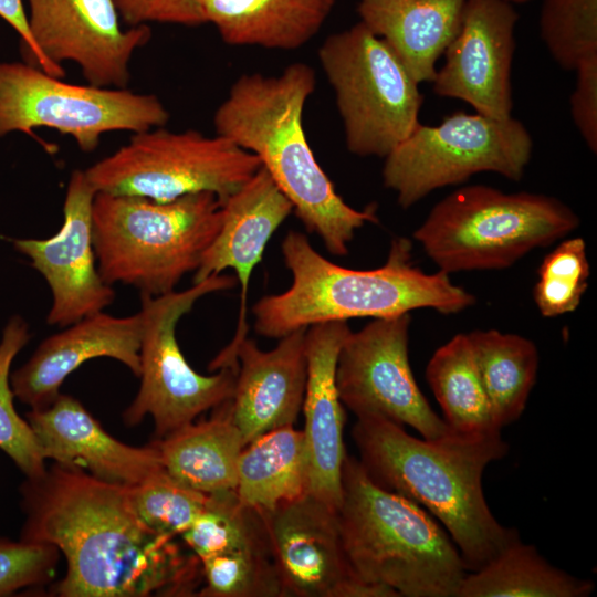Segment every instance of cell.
Masks as SVG:
<instances>
[{
	"label": "cell",
	"instance_id": "cell-1",
	"mask_svg": "<svg viewBox=\"0 0 597 597\" xmlns=\"http://www.w3.org/2000/svg\"><path fill=\"white\" fill-rule=\"evenodd\" d=\"M21 541L55 546L66 561L63 597L191 596L201 562L176 536L148 527L128 486L55 462L22 485Z\"/></svg>",
	"mask_w": 597,
	"mask_h": 597
},
{
	"label": "cell",
	"instance_id": "cell-2",
	"mask_svg": "<svg viewBox=\"0 0 597 597\" xmlns=\"http://www.w3.org/2000/svg\"><path fill=\"white\" fill-rule=\"evenodd\" d=\"M352 437L371 481L425 507L443 524L468 572L483 567L519 537L495 519L482 488L485 468L509 452L501 431L451 430L438 439H419L394 421L363 416Z\"/></svg>",
	"mask_w": 597,
	"mask_h": 597
},
{
	"label": "cell",
	"instance_id": "cell-3",
	"mask_svg": "<svg viewBox=\"0 0 597 597\" xmlns=\"http://www.w3.org/2000/svg\"><path fill=\"white\" fill-rule=\"evenodd\" d=\"M313 69L302 62L277 75L243 74L213 116L216 134L255 155L308 232L343 256L355 232L377 223L376 206L350 207L337 193L307 142L303 112L315 90Z\"/></svg>",
	"mask_w": 597,
	"mask_h": 597
},
{
	"label": "cell",
	"instance_id": "cell-4",
	"mask_svg": "<svg viewBox=\"0 0 597 597\" xmlns=\"http://www.w3.org/2000/svg\"><path fill=\"white\" fill-rule=\"evenodd\" d=\"M291 286L261 297L252 308L254 329L281 338L314 324L357 317L384 318L432 308L459 313L475 296L451 282L448 273H426L412 262L410 239H392L384 265L373 270L339 266L314 250L306 235L290 231L282 241Z\"/></svg>",
	"mask_w": 597,
	"mask_h": 597
},
{
	"label": "cell",
	"instance_id": "cell-5",
	"mask_svg": "<svg viewBox=\"0 0 597 597\" xmlns=\"http://www.w3.org/2000/svg\"><path fill=\"white\" fill-rule=\"evenodd\" d=\"M336 512L358 578L405 597H457L468 569L448 533L423 507L373 482L349 454Z\"/></svg>",
	"mask_w": 597,
	"mask_h": 597
},
{
	"label": "cell",
	"instance_id": "cell-6",
	"mask_svg": "<svg viewBox=\"0 0 597 597\" xmlns=\"http://www.w3.org/2000/svg\"><path fill=\"white\" fill-rule=\"evenodd\" d=\"M222 217V202L212 192L167 202L96 192L92 233L98 271L109 285H132L140 295L172 292L198 269Z\"/></svg>",
	"mask_w": 597,
	"mask_h": 597
},
{
	"label": "cell",
	"instance_id": "cell-7",
	"mask_svg": "<svg viewBox=\"0 0 597 597\" xmlns=\"http://www.w3.org/2000/svg\"><path fill=\"white\" fill-rule=\"evenodd\" d=\"M578 226L575 211L555 197L473 185L436 203L413 238L450 274L505 269Z\"/></svg>",
	"mask_w": 597,
	"mask_h": 597
},
{
	"label": "cell",
	"instance_id": "cell-8",
	"mask_svg": "<svg viewBox=\"0 0 597 597\" xmlns=\"http://www.w3.org/2000/svg\"><path fill=\"white\" fill-rule=\"evenodd\" d=\"M318 60L334 91L352 154L385 158L420 124L419 83L360 21L328 35Z\"/></svg>",
	"mask_w": 597,
	"mask_h": 597
},
{
	"label": "cell",
	"instance_id": "cell-9",
	"mask_svg": "<svg viewBox=\"0 0 597 597\" xmlns=\"http://www.w3.org/2000/svg\"><path fill=\"white\" fill-rule=\"evenodd\" d=\"M260 167L255 155L221 135L170 132L161 126L134 134L84 171L96 192L158 202L212 192L223 203Z\"/></svg>",
	"mask_w": 597,
	"mask_h": 597
},
{
	"label": "cell",
	"instance_id": "cell-10",
	"mask_svg": "<svg viewBox=\"0 0 597 597\" xmlns=\"http://www.w3.org/2000/svg\"><path fill=\"white\" fill-rule=\"evenodd\" d=\"M533 147L530 132L513 116L498 119L455 112L438 125L420 123L385 157L383 181L407 209L430 192L480 172L519 181Z\"/></svg>",
	"mask_w": 597,
	"mask_h": 597
},
{
	"label": "cell",
	"instance_id": "cell-11",
	"mask_svg": "<svg viewBox=\"0 0 597 597\" xmlns=\"http://www.w3.org/2000/svg\"><path fill=\"white\" fill-rule=\"evenodd\" d=\"M235 284L232 275L213 274L180 292L142 295L140 387L123 413L126 426L138 425L149 415L160 439L232 398L237 370L197 373L179 348L176 327L199 298Z\"/></svg>",
	"mask_w": 597,
	"mask_h": 597
},
{
	"label": "cell",
	"instance_id": "cell-12",
	"mask_svg": "<svg viewBox=\"0 0 597 597\" xmlns=\"http://www.w3.org/2000/svg\"><path fill=\"white\" fill-rule=\"evenodd\" d=\"M168 119L154 94L67 83L30 63L0 62V137L12 132L34 136V128L45 127L93 151L105 133L136 134Z\"/></svg>",
	"mask_w": 597,
	"mask_h": 597
},
{
	"label": "cell",
	"instance_id": "cell-13",
	"mask_svg": "<svg viewBox=\"0 0 597 597\" xmlns=\"http://www.w3.org/2000/svg\"><path fill=\"white\" fill-rule=\"evenodd\" d=\"M409 313L374 318L349 332L337 357L339 399L357 417L378 416L433 440L451 429L431 408L409 363Z\"/></svg>",
	"mask_w": 597,
	"mask_h": 597
},
{
	"label": "cell",
	"instance_id": "cell-14",
	"mask_svg": "<svg viewBox=\"0 0 597 597\" xmlns=\"http://www.w3.org/2000/svg\"><path fill=\"white\" fill-rule=\"evenodd\" d=\"M29 28L43 55L75 63L88 84L127 86L129 64L151 36L147 24L121 27L114 0H28Z\"/></svg>",
	"mask_w": 597,
	"mask_h": 597
},
{
	"label": "cell",
	"instance_id": "cell-15",
	"mask_svg": "<svg viewBox=\"0 0 597 597\" xmlns=\"http://www.w3.org/2000/svg\"><path fill=\"white\" fill-rule=\"evenodd\" d=\"M517 20L514 4L506 0H467L443 65L431 82L433 92L493 118L511 117Z\"/></svg>",
	"mask_w": 597,
	"mask_h": 597
},
{
	"label": "cell",
	"instance_id": "cell-16",
	"mask_svg": "<svg viewBox=\"0 0 597 597\" xmlns=\"http://www.w3.org/2000/svg\"><path fill=\"white\" fill-rule=\"evenodd\" d=\"M283 589L290 597H359L345 553L337 512L311 493L259 512Z\"/></svg>",
	"mask_w": 597,
	"mask_h": 597
},
{
	"label": "cell",
	"instance_id": "cell-17",
	"mask_svg": "<svg viewBox=\"0 0 597 597\" xmlns=\"http://www.w3.org/2000/svg\"><path fill=\"white\" fill-rule=\"evenodd\" d=\"M95 189L84 170H74L63 203V223L48 239H15L13 244L45 279L52 293L46 322L65 327L113 303L112 285L102 277L93 244Z\"/></svg>",
	"mask_w": 597,
	"mask_h": 597
},
{
	"label": "cell",
	"instance_id": "cell-18",
	"mask_svg": "<svg viewBox=\"0 0 597 597\" xmlns=\"http://www.w3.org/2000/svg\"><path fill=\"white\" fill-rule=\"evenodd\" d=\"M222 210L221 227L202 254L193 283L232 269L241 287V298L235 334L209 363L211 371L238 368L237 349L248 334L247 302L251 274L261 262L273 233L293 212V206L261 166L238 191L224 200Z\"/></svg>",
	"mask_w": 597,
	"mask_h": 597
},
{
	"label": "cell",
	"instance_id": "cell-19",
	"mask_svg": "<svg viewBox=\"0 0 597 597\" xmlns=\"http://www.w3.org/2000/svg\"><path fill=\"white\" fill-rule=\"evenodd\" d=\"M142 311L129 316L102 312L86 316L45 338L31 358L11 376L15 397L31 408L49 406L65 378L83 363L111 357L140 374Z\"/></svg>",
	"mask_w": 597,
	"mask_h": 597
},
{
	"label": "cell",
	"instance_id": "cell-20",
	"mask_svg": "<svg viewBox=\"0 0 597 597\" xmlns=\"http://www.w3.org/2000/svg\"><path fill=\"white\" fill-rule=\"evenodd\" d=\"M349 332L347 321L314 324L305 332L306 384L302 409L310 465L308 493L335 510L341 502L342 468L347 454L336 364Z\"/></svg>",
	"mask_w": 597,
	"mask_h": 597
},
{
	"label": "cell",
	"instance_id": "cell-21",
	"mask_svg": "<svg viewBox=\"0 0 597 597\" xmlns=\"http://www.w3.org/2000/svg\"><path fill=\"white\" fill-rule=\"evenodd\" d=\"M27 421L45 459L80 468L100 480L130 486L163 467L153 443L135 448L114 439L69 395L60 394L49 406L32 408Z\"/></svg>",
	"mask_w": 597,
	"mask_h": 597
},
{
	"label": "cell",
	"instance_id": "cell-22",
	"mask_svg": "<svg viewBox=\"0 0 597 597\" xmlns=\"http://www.w3.org/2000/svg\"><path fill=\"white\" fill-rule=\"evenodd\" d=\"M305 332L300 328L262 350L248 337L237 349L238 370L231 408L244 446L273 429L293 426L306 384Z\"/></svg>",
	"mask_w": 597,
	"mask_h": 597
},
{
	"label": "cell",
	"instance_id": "cell-23",
	"mask_svg": "<svg viewBox=\"0 0 597 597\" xmlns=\"http://www.w3.org/2000/svg\"><path fill=\"white\" fill-rule=\"evenodd\" d=\"M467 0H357L360 22L380 38L420 84L455 35Z\"/></svg>",
	"mask_w": 597,
	"mask_h": 597
},
{
	"label": "cell",
	"instance_id": "cell-24",
	"mask_svg": "<svg viewBox=\"0 0 597 597\" xmlns=\"http://www.w3.org/2000/svg\"><path fill=\"white\" fill-rule=\"evenodd\" d=\"M336 0H201L206 23L235 46L296 50L315 36Z\"/></svg>",
	"mask_w": 597,
	"mask_h": 597
},
{
	"label": "cell",
	"instance_id": "cell-25",
	"mask_svg": "<svg viewBox=\"0 0 597 597\" xmlns=\"http://www.w3.org/2000/svg\"><path fill=\"white\" fill-rule=\"evenodd\" d=\"M164 468L178 481L206 494L234 491L244 441L233 421L231 399L208 419L190 422L151 442Z\"/></svg>",
	"mask_w": 597,
	"mask_h": 597
},
{
	"label": "cell",
	"instance_id": "cell-26",
	"mask_svg": "<svg viewBox=\"0 0 597 597\" xmlns=\"http://www.w3.org/2000/svg\"><path fill=\"white\" fill-rule=\"evenodd\" d=\"M310 465L303 430L285 426L265 432L241 450L235 494L258 512L272 511L308 492Z\"/></svg>",
	"mask_w": 597,
	"mask_h": 597
},
{
	"label": "cell",
	"instance_id": "cell-27",
	"mask_svg": "<svg viewBox=\"0 0 597 597\" xmlns=\"http://www.w3.org/2000/svg\"><path fill=\"white\" fill-rule=\"evenodd\" d=\"M595 584L552 565L520 536L483 567L468 572L457 597H587Z\"/></svg>",
	"mask_w": 597,
	"mask_h": 597
},
{
	"label": "cell",
	"instance_id": "cell-28",
	"mask_svg": "<svg viewBox=\"0 0 597 597\" xmlns=\"http://www.w3.org/2000/svg\"><path fill=\"white\" fill-rule=\"evenodd\" d=\"M468 337L494 423L502 429L524 412L537 377V347L522 335L498 329H476Z\"/></svg>",
	"mask_w": 597,
	"mask_h": 597
},
{
	"label": "cell",
	"instance_id": "cell-29",
	"mask_svg": "<svg viewBox=\"0 0 597 597\" xmlns=\"http://www.w3.org/2000/svg\"><path fill=\"white\" fill-rule=\"evenodd\" d=\"M426 378L451 430L465 434L501 431L494 423L468 334L454 335L433 353Z\"/></svg>",
	"mask_w": 597,
	"mask_h": 597
},
{
	"label": "cell",
	"instance_id": "cell-30",
	"mask_svg": "<svg viewBox=\"0 0 597 597\" xmlns=\"http://www.w3.org/2000/svg\"><path fill=\"white\" fill-rule=\"evenodd\" d=\"M181 536L199 559L270 546L260 513L243 505L235 491L208 494L203 509Z\"/></svg>",
	"mask_w": 597,
	"mask_h": 597
},
{
	"label": "cell",
	"instance_id": "cell-31",
	"mask_svg": "<svg viewBox=\"0 0 597 597\" xmlns=\"http://www.w3.org/2000/svg\"><path fill=\"white\" fill-rule=\"evenodd\" d=\"M29 326L20 316H12L0 341V449L24 472L28 479L44 474L45 458L29 422L14 409V394L9 375L15 355L30 339Z\"/></svg>",
	"mask_w": 597,
	"mask_h": 597
},
{
	"label": "cell",
	"instance_id": "cell-32",
	"mask_svg": "<svg viewBox=\"0 0 597 597\" xmlns=\"http://www.w3.org/2000/svg\"><path fill=\"white\" fill-rule=\"evenodd\" d=\"M202 597H284L270 546H259L200 559Z\"/></svg>",
	"mask_w": 597,
	"mask_h": 597
},
{
	"label": "cell",
	"instance_id": "cell-33",
	"mask_svg": "<svg viewBox=\"0 0 597 597\" xmlns=\"http://www.w3.org/2000/svg\"><path fill=\"white\" fill-rule=\"evenodd\" d=\"M128 496L134 511L148 527L177 536L193 523L208 494L181 483L163 465L128 486Z\"/></svg>",
	"mask_w": 597,
	"mask_h": 597
},
{
	"label": "cell",
	"instance_id": "cell-34",
	"mask_svg": "<svg viewBox=\"0 0 597 597\" xmlns=\"http://www.w3.org/2000/svg\"><path fill=\"white\" fill-rule=\"evenodd\" d=\"M540 35L553 60L574 71L597 53V0H542Z\"/></svg>",
	"mask_w": 597,
	"mask_h": 597
},
{
	"label": "cell",
	"instance_id": "cell-35",
	"mask_svg": "<svg viewBox=\"0 0 597 597\" xmlns=\"http://www.w3.org/2000/svg\"><path fill=\"white\" fill-rule=\"evenodd\" d=\"M590 275L583 238L563 240L548 252L538 270L533 296L544 317L574 312L585 294Z\"/></svg>",
	"mask_w": 597,
	"mask_h": 597
},
{
	"label": "cell",
	"instance_id": "cell-36",
	"mask_svg": "<svg viewBox=\"0 0 597 597\" xmlns=\"http://www.w3.org/2000/svg\"><path fill=\"white\" fill-rule=\"evenodd\" d=\"M59 554L50 544L0 538V596L48 582Z\"/></svg>",
	"mask_w": 597,
	"mask_h": 597
},
{
	"label": "cell",
	"instance_id": "cell-37",
	"mask_svg": "<svg viewBox=\"0 0 597 597\" xmlns=\"http://www.w3.org/2000/svg\"><path fill=\"white\" fill-rule=\"evenodd\" d=\"M121 19L130 27L149 22L196 27L206 23L201 0H114Z\"/></svg>",
	"mask_w": 597,
	"mask_h": 597
},
{
	"label": "cell",
	"instance_id": "cell-38",
	"mask_svg": "<svg viewBox=\"0 0 597 597\" xmlns=\"http://www.w3.org/2000/svg\"><path fill=\"white\" fill-rule=\"evenodd\" d=\"M570 95L572 119L589 150L597 153V53L582 60Z\"/></svg>",
	"mask_w": 597,
	"mask_h": 597
},
{
	"label": "cell",
	"instance_id": "cell-39",
	"mask_svg": "<svg viewBox=\"0 0 597 597\" xmlns=\"http://www.w3.org/2000/svg\"><path fill=\"white\" fill-rule=\"evenodd\" d=\"M0 18L19 34L21 51L28 63L51 75L63 77V67L48 60L33 41L22 0H0Z\"/></svg>",
	"mask_w": 597,
	"mask_h": 597
},
{
	"label": "cell",
	"instance_id": "cell-40",
	"mask_svg": "<svg viewBox=\"0 0 597 597\" xmlns=\"http://www.w3.org/2000/svg\"><path fill=\"white\" fill-rule=\"evenodd\" d=\"M513 4H522V3H526V2H530L532 0H506Z\"/></svg>",
	"mask_w": 597,
	"mask_h": 597
}]
</instances>
